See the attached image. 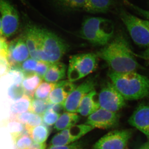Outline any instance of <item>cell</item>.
<instances>
[{
    "label": "cell",
    "instance_id": "17",
    "mask_svg": "<svg viewBox=\"0 0 149 149\" xmlns=\"http://www.w3.org/2000/svg\"><path fill=\"white\" fill-rule=\"evenodd\" d=\"M66 71V65L63 63L58 61L52 63L48 68L43 79L49 83H57L65 77Z\"/></svg>",
    "mask_w": 149,
    "mask_h": 149
},
{
    "label": "cell",
    "instance_id": "25",
    "mask_svg": "<svg viewBox=\"0 0 149 149\" xmlns=\"http://www.w3.org/2000/svg\"><path fill=\"white\" fill-rule=\"evenodd\" d=\"M3 124L4 127L7 128L10 133L13 141L20 135L24 133H28L24 125L15 119L9 118L4 121Z\"/></svg>",
    "mask_w": 149,
    "mask_h": 149
},
{
    "label": "cell",
    "instance_id": "2",
    "mask_svg": "<svg viewBox=\"0 0 149 149\" xmlns=\"http://www.w3.org/2000/svg\"><path fill=\"white\" fill-rule=\"evenodd\" d=\"M109 76L126 100H136L149 96V78L136 71L116 72L111 71Z\"/></svg>",
    "mask_w": 149,
    "mask_h": 149
},
{
    "label": "cell",
    "instance_id": "35",
    "mask_svg": "<svg viewBox=\"0 0 149 149\" xmlns=\"http://www.w3.org/2000/svg\"><path fill=\"white\" fill-rule=\"evenodd\" d=\"M51 64V63H49L42 61H38L35 73L42 77L43 79V77L46 74V72L47 71L48 68L49 67Z\"/></svg>",
    "mask_w": 149,
    "mask_h": 149
},
{
    "label": "cell",
    "instance_id": "5",
    "mask_svg": "<svg viewBox=\"0 0 149 149\" xmlns=\"http://www.w3.org/2000/svg\"><path fill=\"white\" fill-rule=\"evenodd\" d=\"M97 54L89 53L71 56L69 59L67 75L70 82L80 80L95 71L98 65Z\"/></svg>",
    "mask_w": 149,
    "mask_h": 149
},
{
    "label": "cell",
    "instance_id": "18",
    "mask_svg": "<svg viewBox=\"0 0 149 149\" xmlns=\"http://www.w3.org/2000/svg\"><path fill=\"white\" fill-rule=\"evenodd\" d=\"M94 127L87 124L74 125L61 132L66 137L70 144L75 142L94 129Z\"/></svg>",
    "mask_w": 149,
    "mask_h": 149
},
{
    "label": "cell",
    "instance_id": "24",
    "mask_svg": "<svg viewBox=\"0 0 149 149\" xmlns=\"http://www.w3.org/2000/svg\"><path fill=\"white\" fill-rule=\"evenodd\" d=\"M48 126L45 124H42L29 130L28 134L32 141L36 143H45L50 132V129Z\"/></svg>",
    "mask_w": 149,
    "mask_h": 149
},
{
    "label": "cell",
    "instance_id": "33",
    "mask_svg": "<svg viewBox=\"0 0 149 149\" xmlns=\"http://www.w3.org/2000/svg\"><path fill=\"white\" fill-rule=\"evenodd\" d=\"M42 123H43V120L42 116L31 112L29 120L24 126L25 129L28 132L31 128L42 124Z\"/></svg>",
    "mask_w": 149,
    "mask_h": 149
},
{
    "label": "cell",
    "instance_id": "29",
    "mask_svg": "<svg viewBox=\"0 0 149 149\" xmlns=\"http://www.w3.org/2000/svg\"><path fill=\"white\" fill-rule=\"evenodd\" d=\"M25 95L22 84H13L8 88V95L12 100L16 101Z\"/></svg>",
    "mask_w": 149,
    "mask_h": 149
},
{
    "label": "cell",
    "instance_id": "19",
    "mask_svg": "<svg viewBox=\"0 0 149 149\" xmlns=\"http://www.w3.org/2000/svg\"><path fill=\"white\" fill-rule=\"evenodd\" d=\"M53 5L57 10L63 13L83 9L86 0H51Z\"/></svg>",
    "mask_w": 149,
    "mask_h": 149
},
{
    "label": "cell",
    "instance_id": "44",
    "mask_svg": "<svg viewBox=\"0 0 149 149\" xmlns=\"http://www.w3.org/2000/svg\"><path fill=\"white\" fill-rule=\"evenodd\" d=\"M20 1V2H21L22 3H23L24 4H27L26 3V0H19Z\"/></svg>",
    "mask_w": 149,
    "mask_h": 149
},
{
    "label": "cell",
    "instance_id": "21",
    "mask_svg": "<svg viewBox=\"0 0 149 149\" xmlns=\"http://www.w3.org/2000/svg\"><path fill=\"white\" fill-rule=\"evenodd\" d=\"M111 4V0H86L83 10L90 13H106Z\"/></svg>",
    "mask_w": 149,
    "mask_h": 149
},
{
    "label": "cell",
    "instance_id": "26",
    "mask_svg": "<svg viewBox=\"0 0 149 149\" xmlns=\"http://www.w3.org/2000/svg\"><path fill=\"white\" fill-rule=\"evenodd\" d=\"M56 83L42 82L35 91V98L46 100L52 91L55 88Z\"/></svg>",
    "mask_w": 149,
    "mask_h": 149
},
{
    "label": "cell",
    "instance_id": "32",
    "mask_svg": "<svg viewBox=\"0 0 149 149\" xmlns=\"http://www.w3.org/2000/svg\"><path fill=\"white\" fill-rule=\"evenodd\" d=\"M8 73L12 77L13 84H22L25 74L18 66L11 67Z\"/></svg>",
    "mask_w": 149,
    "mask_h": 149
},
{
    "label": "cell",
    "instance_id": "11",
    "mask_svg": "<svg viewBox=\"0 0 149 149\" xmlns=\"http://www.w3.org/2000/svg\"><path fill=\"white\" fill-rule=\"evenodd\" d=\"M119 121V116L117 112L109 111L100 107L89 116L85 124L94 128L108 129L117 127Z\"/></svg>",
    "mask_w": 149,
    "mask_h": 149
},
{
    "label": "cell",
    "instance_id": "3",
    "mask_svg": "<svg viewBox=\"0 0 149 149\" xmlns=\"http://www.w3.org/2000/svg\"><path fill=\"white\" fill-rule=\"evenodd\" d=\"M40 44L37 61L52 64L58 62L68 50L67 44L53 32L47 29H39Z\"/></svg>",
    "mask_w": 149,
    "mask_h": 149
},
{
    "label": "cell",
    "instance_id": "23",
    "mask_svg": "<svg viewBox=\"0 0 149 149\" xmlns=\"http://www.w3.org/2000/svg\"><path fill=\"white\" fill-rule=\"evenodd\" d=\"M32 98L26 95L16 101L14 102L10 107V116H14L29 111Z\"/></svg>",
    "mask_w": 149,
    "mask_h": 149
},
{
    "label": "cell",
    "instance_id": "45",
    "mask_svg": "<svg viewBox=\"0 0 149 149\" xmlns=\"http://www.w3.org/2000/svg\"><path fill=\"white\" fill-rule=\"evenodd\" d=\"M128 149V147H127H127H126V148H125V149Z\"/></svg>",
    "mask_w": 149,
    "mask_h": 149
},
{
    "label": "cell",
    "instance_id": "22",
    "mask_svg": "<svg viewBox=\"0 0 149 149\" xmlns=\"http://www.w3.org/2000/svg\"><path fill=\"white\" fill-rule=\"evenodd\" d=\"M80 120L79 116L74 112H66L61 115L54 124L57 130H62L75 125Z\"/></svg>",
    "mask_w": 149,
    "mask_h": 149
},
{
    "label": "cell",
    "instance_id": "42",
    "mask_svg": "<svg viewBox=\"0 0 149 149\" xmlns=\"http://www.w3.org/2000/svg\"><path fill=\"white\" fill-rule=\"evenodd\" d=\"M2 26L1 20L0 17V36H3Z\"/></svg>",
    "mask_w": 149,
    "mask_h": 149
},
{
    "label": "cell",
    "instance_id": "40",
    "mask_svg": "<svg viewBox=\"0 0 149 149\" xmlns=\"http://www.w3.org/2000/svg\"><path fill=\"white\" fill-rule=\"evenodd\" d=\"M135 55L140 58L146 60H149V48H148L146 50L144 51L140 54Z\"/></svg>",
    "mask_w": 149,
    "mask_h": 149
},
{
    "label": "cell",
    "instance_id": "9",
    "mask_svg": "<svg viewBox=\"0 0 149 149\" xmlns=\"http://www.w3.org/2000/svg\"><path fill=\"white\" fill-rule=\"evenodd\" d=\"M133 134L130 129L111 131L96 142L93 149H124Z\"/></svg>",
    "mask_w": 149,
    "mask_h": 149
},
{
    "label": "cell",
    "instance_id": "15",
    "mask_svg": "<svg viewBox=\"0 0 149 149\" xmlns=\"http://www.w3.org/2000/svg\"><path fill=\"white\" fill-rule=\"evenodd\" d=\"M40 27L34 25H27L23 33V39L29 50L31 58L37 61V54L40 44Z\"/></svg>",
    "mask_w": 149,
    "mask_h": 149
},
{
    "label": "cell",
    "instance_id": "43",
    "mask_svg": "<svg viewBox=\"0 0 149 149\" xmlns=\"http://www.w3.org/2000/svg\"><path fill=\"white\" fill-rule=\"evenodd\" d=\"M142 22L149 29V20H144L142 19Z\"/></svg>",
    "mask_w": 149,
    "mask_h": 149
},
{
    "label": "cell",
    "instance_id": "39",
    "mask_svg": "<svg viewBox=\"0 0 149 149\" xmlns=\"http://www.w3.org/2000/svg\"><path fill=\"white\" fill-rule=\"evenodd\" d=\"M47 145L45 143H38L36 142L32 143L27 149H46Z\"/></svg>",
    "mask_w": 149,
    "mask_h": 149
},
{
    "label": "cell",
    "instance_id": "8",
    "mask_svg": "<svg viewBox=\"0 0 149 149\" xmlns=\"http://www.w3.org/2000/svg\"><path fill=\"white\" fill-rule=\"evenodd\" d=\"M0 13L3 36L6 38L11 37L19 27L18 11L8 0H0Z\"/></svg>",
    "mask_w": 149,
    "mask_h": 149
},
{
    "label": "cell",
    "instance_id": "6",
    "mask_svg": "<svg viewBox=\"0 0 149 149\" xmlns=\"http://www.w3.org/2000/svg\"><path fill=\"white\" fill-rule=\"evenodd\" d=\"M120 16L135 44L142 47L149 48V29L142 19L125 10L121 11Z\"/></svg>",
    "mask_w": 149,
    "mask_h": 149
},
{
    "label": "cell",
    "instance_id": "4",
    "mask_svg": "<svg viewBox=\"0 0 149 149\" xmlns=\"http://www.w3.org/2000/svg\"><path fill=\"white\" fill-rule=\"evenodd\" d=\"M113 34V26L109 20L99 17L86 19L80 31L82 38L94 46H105L109 42Z\"/></svg>",
    "mask_w": 149,
    "mask_h": 149
},
{
    "label": "cell",
    "instance_id": "31",
    "mask_svg": "<svg viewBox=\"0 0 149 149\" xmlns=\"http://www.w3.org/2000/svg\"><path fill=\"white\" fill-rule=\"evenodd\" d=\"M37 63L38 61L34 59L28 58L18 66L26 75L30 73H35Z\"/></svg>",
    "mask_w": 149,
    "mask_h": 149
},
{
    "label": "cell",
    "instance_id": "20",
    "mask_svg": "<svg viewBox=\"0 0 149 149\" xmlns=\"http://www.w3.org/2000/svg\"><path fill=\"white\" fill-rule=\"evenodd\" d=\"M43 78L35 73L26 74L22 85L25 95L33 98L36 89L42 83Z\"/></svg>",
    "mask_w": 149,
    "mask_h": 149
},
{
    "label": "cell",
    "instance_id": "14",
    "mask_svg": "<svg viewBox=\"0 0 149 149\" xmlns=\"http://www.w3.org/2000/svg\"><path fill=\"white\" fill-rule=\"evenodd\" d=\"M75 88V85L69 80L56 83L55 88L52 91L46 100L49 104H62Z\"/></svg>",
    "mask_w": 149,
    "mask_h": 149
},
{
    "label": "cell",
    "instance_id": "10",
    "mask_svg": "<svg viewBox=\"0 0 149 149\" xmlns=\"http://www.w3.org/2000/svg\"><path fill=\"white\" fill-rule=\"evenodd\" d=\"M96 85V80L89 78L76 87L62 104L63 109L67 112H77L82 100L87 94L95 90Z\"/></svg>",
    "mask_w": 149,
    "mask_h": 149
},
{
    "label": "cell",
    "instance_id": "28",
    "mask_svg": "<svg viewBox=\"0 0 149 149\" xmlns=\"http://www.w3.org/2000/svg\"><path fill=\"white\" fill-rule=\"evenodd\" d=\"M28 133H24L17 137L13 141L15 149H27L33 143Z\"/></svg>",
    "mask_w": 149,
    "mask_h": 149
},
{
    "label": "cell",
    "instance_id": "27",
    "mask_svg": "<svg viewBox=\"0 0 149 149\" xmlns=\"http://www.w3.org/2000/svg\"><path fill=\"white\" fill-rule=\"evenodd\" d=\"M49 104L46 100L32 99L29 111L42 116L47 109Z\"/></svg>",
    "mask_w": 149,
    "mask_h": 149
},
{
    "label": "cell",
    "instance_id": "1",
    "mask_svg": "<svg viewBox=\"0 0 149 149\" xmlns=\"http://www.w3.org/2000/svg\"><path fill=\"white\" fill-rule=\"evenodd\" d=\"M96 54L106 62L114 72L136 71L140 67L128 42L121 35L116 37Z\"/></svg>",
    "mask_w": 149,
    "mask_h": 149
},
{
    "label": "cell",
    "instance_id": "36",
    "mask_svg": "<svg viewBox=\"0 0 149 149\" xmlns=\"http://www.w3.org/2000/svg\"><path fill=\"white\" fill-rule=\"evenodd\" d=\"M85 145L81 141H76L69 145L63 146H51L48 149H84Z\"/></svg>",
    "mask_w": 149,
    "mask_h": 149
},
{
    "label": "cell",
    "instance_id": "38",
    "mask_svg": "<svg viewBox=\"0 0 149 149\" xmlns=\"http://www.w3.org/2000/svg\"><path fill=\"white\" fill-rule=\"evenodd\" d=\"M130 6L134 8V10L137 11L140 14L143 15L144 17H146L147 19L149 20V11L145 10L140 8L138 7V6H136L133 4H131Z\"/></svg>",
    "mask_w": 149,
    "mask_h": 149
},
{
    "label": "cell",
    "instance_id": "13",
    "mask_svg": "<svg viewBox=\"0 0 149 149\" xmlns=\"http://www.w3.org/2000/svg\"><path fill=\"white\" fill-rule=\"evenodd\" d=\"M128 123L143 133L149 141V104H139L129 118Z\"/></svg>",
    "mask_w": 149,
    "mask_h": 149
},
{
    "label": "cell",
    "instance_id": "16",
    "mask_svg": "<svg viewBox=\"0 0 149 149\" xmlns=\"http://www.w3.org/2000/svg\"><path fill=\"white\" fill-rule=\"evenodd\" d=\"M97 92L95 90L87 94L81 101L77 112L83 116H89L100 108L98 102L95 100Z\"/></svg>",
    "mask_w": 149,
    "mask_h": 149
},
{
    "label": "cell",
    "instance_id": "30",
    "mask_svg": "<svg viewBox=\"0 0 149 149\" xmlns=\"http://www.w3.org/2000/svg\"><path fill=\"white\" fill-rule=\"evenodd\" d=\"M61 114L51 109L48 108L42 116L43 122L45 125L51 126L55 124Z\"/></svg>",
    "mask_w": 149,
    "mask_h": 149
},
{
    "label": "cell",
    "instance_id": "7",
    "mask_svg": "<svg viewBox=\"0 0 149 149\" xmlns=\"http://www.w3.org/2000/svg\"><path fill=\"white\" fill-rule=\"evenodd\" d=\"M100 107L117 112L126 105V100L112 83H107L102 88L99 95Z\"/></svg>",
    "mask_w": 149,
    "mask_h": 149
},
{
    "label": "cell",
    "instance_id": "41",
    "mask_svg": "<svg viewBox=\"0 0 149 149\" xmlns=\"http://www.w3.org/2000/svg\"><path fill=\"white\" fill-rule=\"evenodd\" d=\"M139 149H149V141L143 144Z\"/></svg>",
    "mask_w": 149,
    "mask_h": 149
},
{
    "label": "cell",
    "instance_id": "37",
    "mask_svg": "<svg viewBox=\"0 0 149 149\" xmlns=\"http://www.w3.org/2000/svg\"><path fill=\"white\" fill-rule=\"evenodd\" d=\"M9 43L4 36H0V54L7 55Z\"/></svg>",
    "mask_w": 149,
    "mask_h": 149
},
{
    "label": "cell",
    "instance_id": "12",
    "mask_svg": "<svg viewBox=\"0 0 149 149\" xmlns=\"http://www.w3.org/2000/svg\"><path fill=\"white\" fill-rule=\"evenodd\" d=\"M29 50L23 37H18L9 43L7 57L10 67L18 66L29 58Z\"/></svg>",
    "mask_w": 149,
    "mask_h": 149
},
{
    "label": "cell",
    "instance_id": "34",
    "mask_svg": "<svg viewBox=\"0 0 149 149\" xmlns=\"http://www.w3.org/2000/svg\"><path fill=\"white\" fill-rule=\"evenodd\" d=\"M10 68L7 55L0 54V77L8 72Z\"/></svg>",
    "mask_w": 149,
    "mask_h": 149
}]
</instances>
